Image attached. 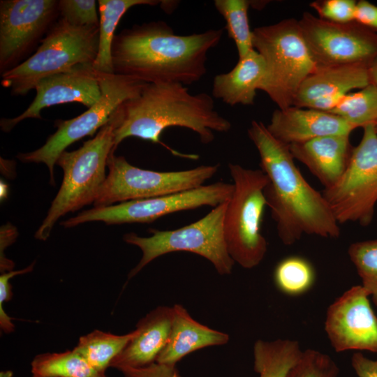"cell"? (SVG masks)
Here are the masks:
<instances>
[{
  "label": "cell",
  "instance_id": "36",
  "mask_svg": "<svg viewBox=\"0 0 377 377\" xmlns=\"http://www.w3.org/2000/svg\"><path fill=\"white\" fill-rule=\"evenodd\" d=\"M354 21L377 33V6L365 0L357 1Z\"/></svg>",
  "mask_w": 377,
  "mask_h": 377
},
{
  "label": "cell",
  "instance_id": "12",
  "mask_svg": "<svg viewBox=\"0 0 377 377\" xmlns=\"http://www.w3.org/2000/svg\"><path fill=\"white\" fill-rule=\"evenodd\" d=\"M233 191V184L218 182L175 194L94 207L62 221L61 225L72 228L90 221H103L109 225L150 223L177 212L202 206L215 207L230 200Z\"/></svg>",
  "mask_w": 377,
  "mask_h": 377
},
{
  "label": "cell",
  "instance_id": "30",
  "mask_svg": "<svg viewBox=\"0 0 377 377\" xmlns=\"http://www.w3.org/2000/svg\"><path fill=\"white\" fill-rule=\"evenodd\" d=\"M348 253L362 281L377 306V239L351 244Z\"/></svg>",
  "mask_w": 377,
  "mask_h": 377
},
{
  "label": "cell",
  "instance_id": "15",
  "mask_svg": "<svg viewBox=\"0 0 377 377\" xmlns=\"http://www.w3.org/2000/svg\"><path fill=\"white\" fill-rule=\"evenodd\" d=\"M362 285L344 292L327 309L325 330L337 352L377 353V316Z\"/></svg>",
  "mask_w": 377,
  "mask_h": 377
},
{
  "label": "cell",
  "instance_id": "18",
  "mask_svg": "<svg viewBox=\"0 0 377 377\" xmlns=\"http://www.w3.org/2000/svg\"><path fill=\"white\" fill-rule=\"evenodd\" d=\"M267 128L287 145L330 135H350L355 129L334 114L296 106L274 110Z\"/></svg>",
  "mask_w": 377,
  "mask_h": 377
},
{
  "label": "cell",
  "instance_id": "5",
  "mask_svg": "<svg viewBox=\"0 0 377 377\" xmlns=\"http://www.w3.org/2000/svg\"><path fill=\"white\" fill-rule=\"evenodd\" d=\"M99 27L74 26L60 17L36 52L15 68L1 75V85L14 96H24L42 79L93 64L98 51Z\"/></svg>",
  "mask_w": 377,
  "mask_h": 377
},
{
  "label": "cell",
  "instance_id": "3",
  "mask_svg": "<svg viewBox=\"0 0 377 377\" xmlns=\"http://www.w3.org/2000/svg\"><path fill=\"white\" fill-rule=\"evenodd\" d=\"M110 121L114 126V150L124 139L135 137L193 160L199 156L182 154L163 142L162 133L170 127H183L195 132L202 143L209 144L214 139V132L226 133L232 126L215 110L211 96L192 94L179 83H146L138 95L116 109Z\"/></svg>",
  "mask_w": 377,
  "mask_h": 377
},
{
  "label": "cell",
  "instance_id": "42",
  "mask_svg": "<svg viewBox=\"0 0 377 377\" xmlns=\"http://www.w3.org/2000/svg\"><path fill=\"white\" fill-rule=\"evenodd\" d=\"M375 128H376V131H377V121H376V124H375Z\"/></svg>",
  "mask_w": 377,
  "mask_h": 377
},
{
  "label": "cell",
  "instance_id": "2",
  "mask_svg": "<svg viewBox=\"0 0 377 377\" xmlns=\"http://www.w3.org/2000/svg\"><path fill=\"white\" fill-rule=\"evenodd\" d=\"M223 32L209 29L184 36L163 21L135 24L114 36L113 73L145 83L191 84L206 74L207 53Z\"/></svg>",
  "mask_w": 377,
  "mask_h": 377
},
{
  "label": "cell",
  "instance_id": "9",
  "mask_svg": "<svg viewBox=\"0 0 377 377\" xmlns=\"http://www.w3.org/2000/svg\"><path fill=\"white\" fill-rule=\"evenodd\" d=\"M109 173L93 203L94 207L117 202L141 200L175 194L204 185L218 171L219 165H202L179 171L158 172L137 168L124 156L111 153Z\"/></svg>",
  "mask_w": 377,
  "mask_h": 377
},
{
  "label": "cell",
  "instance_id": "32",
  "mask_svg": "<svg viewBox=\"0 0 377 377\" xmlns=\"http://www.w3.org/2000/svg\"><path fill=\"white\" fill-rule=\"evenodd\" d=\"M95 0H59L60 17L82 27H98L99 13Z\"/></svg>",
  "mask_w": 377,
  "mask_h": 377
},
{
  "label": "cell",
  "instance_id": "37",
  "mask_svg": "<svg viewBox=\"0 0 377 377\" xmlns=\"http://www.w3.org/2000/svg\"><path fill=\"white\" fill-rule=\"evenodd\" d=\"M17 236L16 229L8 223L1 228V257H0V270L1 274L13 270L14 263L6 258L4 255V251L7 246L11 244Z\"/></svg>",
  "mask_w": 377,
  "mask_h": 377
},
{
  "label": "cell",
  "instance_id": "25",
  "mask_svg": "<svg viewBox=\"0 0 377 377\" xmlns=\"http://www.w3.org/2000/svg\"><path fill=\"white\" fill-rule=\"evenodd\" d=\"M136 330L124 334L95 330L80 337L73 349L96 370L105 373L112 361L136 334Z\"/></svg>",
  "mask_w": 377,
  "mask_h": 377
},
{
  "label": "cell",
  "instance_id": "27",
  "mask_svg": "<svg viewBox=\"0 0 377 377\" xmlns=\"http://www.w3.org/2000/svg\"><path fill=\"white\" fill-rule=\"evenodd\" d=\"M334 114L354 128L377 121V87L369 84L359 91L345 94L329 111Z\"/></svg>",
  "mask_w": 377,
  "mask_h": 377
},
{
  "label": "cell",
  "instance_id": "41",
  "mask_svg": "<svg viewBox=\"0 0 377 377\" xmlns=\"http://www.w3.org/2000/svg\"><path fill=\"white\" fill-rule=\"evenodd\" d=\"M13 372L10 370L1 371L0 372V377H13Z\"/></svg>",
  "mask_w": 377,
  "mask_h": 377
},
{
  "label": "cell",
  "instance_id": "40",
  "mask_svg": "<svg viewBox=\"0 0 377 377\" xmlns=\"http://www.w3.org/2000/svg\"><path fill=\"white\" fill-rule=\"evenodd\" d=\"M7 186L4 183L1 182V198H5L7 195Z\"/></svg>",
  "mask_w": 377,
  "mask_h": 377
},
{
  "label": "cell",
  "instance_id": "39",
  "mask_svg": "<svg viewBox=\"0 0 377 377\" xmlns=\"http://www.w3.org/2000/svg\"><path fill=\"white\" fill-rule=\"evenodd\" d=\"M368 71L371 84L377 87V57L369 65Z\"/></svg>",
  "mask_w": 377,
  "mask_h": 377
},
{
  "label": "cell",
  "instance_id": "17",
  "mask_svg": "<svg viewBox=\"0 0 377 377\" xmlns=\"http://www.w3.org/2000/svg\"><path fill=\"white\" fill-rule=\"evenodd\" d=\"M370 83L368 66L366 65L317 69L300 86L293 106L329 112L350 91L362 89Z\"/></svg>",
  "mask_w": 377,
  "mask_h": 377
},
{
  "label": "cell",
  "instance_id": "10",
  "mask_svg": "<svg viewBox=\"0 0 377 377\" xmlns=\"http://www.w3.org/2000/svg\"><path fill=\"white\" fill-rule=\"evenodd\" d=\"M98 73L101 96L98 101L79 116L57 121V129L40 148L20 153L17 158L26 163H43L54 184V167L61 154L73 142L91 136L108 123L116 109L125 101L139 94L145 82L115 73Z\"/></svg>",
  "mask_w": 377,
  "mask_h": 377
},
{
  "label": "cell",
  "instance_id": "31",
  "mask_svg": "<svg viewBox=\"0 0 377 377\" xmlns=\"http://www.w3.org/2000/svg\"><path fill=\"white\" fill-rule=\"evenodd\" d=\"M339 367L332 358L319 350H303L286 377H337Z\"/></svg>",
  "mask_w": 377,
  "mask_h": 377
},
{
  "label": "cell",
  "instance_id": "26",
  "mask_svg": "<svg viewBox=\"0 0 377 377\" xmlns=\"http://www.w3.org/2000/svg\"><path fill=\"white\" fill-rule=\"evenodd\" d=\"M31 377H107L75 349L37 355L31 362Z\"/></svg>",
  "mask_w": 377,
  "mask_h": 377
},
{
  "label": "cell",
  "instance_id": "8",
  "mask_svg": "<svg viewBox=\"0 0 377 377\" xmlns=\"http://www.w3.org/2000/svg\"><path fill=\"white\" fill-rule=\"evenodd\" d=\"M229 201V200H228ZM223 202L200 219L171 230L150 229V237L126 233L124 240L142 251V257L128 274V280L138 274L147 265L163 255L188 251L209 260L220 275L230 274L235 262L230 256L224 236V219L228 202Z\"/></svg>",
  "mask_w": 377,
  "mask_h": 377
},
{
  "label": "cell",
  "instance_id": "20",
  "mask_svg": "<svg viewBox=\"0 0 377 377\" xmlns=\"http://www.w3.org/2000/svg\"><path fill=\"white\" fill-rule=\"evenodd\" d=\"M349 136L330 135L288 146L294 159L328 188L339 180L348 164L353 149Z\"/></svg>",
  "mask_w": 377,
  "mask_h": 377
},
{
  "label": "cell",
  "instance_id": "29",
  "mask_svg": "<svg viewBox=\"0 0 377 377\" xmlns=\"http://www.w3.org/2000/svg\"><path fill=\"white\" fill-rule=\"evenodd\" d=\"M216 9L226 20L228 36L233 40L238 57L242 58L253 50V31L251 30L248 9L251 4L246 0H216Z\"/></svg>",
  "mask_w": 377,
  "mask_h": 377
},
{
  "label": "cell",
  "instance_id": "7",
  "mask_svg": "<svg viewBox=\"0 0 377 377\" xmlns=\"http://www.w3.org/2000/svg\"><path fill=\"white\" fill-rule=\"evenodd\" d=\"M228 168L234 191L225 214V241L235 263L252 269L262 262L267 251V240L261 232L267 177L261 169L234 163Z\"/></svg>",
  "mask_w": 377,
  "mask_h": 377
},
{
  "label": "cell",
  "instance_id": "11",
  "mask_svg": "<svg viewBox=\"0 0 377 377\" xmlns=\"http://www.w3.org/2000/svg\"><path fill=\"white\" fill-rule=\"evenodd\" d=\"M363 129L343 175L322 193L339 224L355 222L367 226L374 219L377 203V131L375 124Z\"/></svg>",
  "mask_w": 377,
  "mask_h": 377
},
{
  "label": "cell",
  "instance_id": "38",
  "mask_svg": "<svg viewBox=\"0 0 377 377\" xmlns=\"http://www.w3.org/2000/svg\"><path fill=\"white\" fill-rule=\"evenodd\" d=\"M351 365L357 377H377V360L369 359L357 351L352 355Z\"/></svg>",
  "mask_w": 377,
  "mask_h": 377
},
{
  "label": "cell",
  "instance_id": "4",
  "mask_svg": "<svg viewBox=\"0 0 377 377\" xmlns=\"http://www.w3.org/2000/svg\"><path fill=\"white\" fill-rule=\"evenodd\" d=\"M114 126L108 121L91 140L79 149L63 151L56 164L63 170L61 186L42 224L36 230L37 239L46 240L62 216L94 203L106 177L105 167L114 153Z\"/></svg>",
  "mask_w": 377,
  "mask_h": 377
},
{
  "label": "cell",
  "instance_id": "22",
  "mask_svg": "<svg viewBox=\"0 0 377 377\" xmlns=\"http://www.w3.org/2000/svg\"><path fill=\"white\" fill-rule=\"evenodd\" d=\"M265 73L264 59L253 49L239 58L231 71L214 77L212 95L231 106L252 105L256 91L260 90L263 85Z\"/></svg>",
  "mask_w": 377,
  "mask_h": 377
},
{
  "label": "cell",
  "instance_id": "16",
  "mask_svg": "<svg viewBox=\"0 0 377 377\" xmlns=\"http://www.w3.org/2000/svg\"><path fill=\"white\" fill-rule=\"evenodd\" d=\"M35 89V98L21 114L1 119L0 126L3 132L10 131L25 119H41L40 112L46 108L80 103L89 108L101 96L98 73L91 64L78 65L67 72L45 77L37 83Z\"/></svg>",
  "mask_w": 377,
  "mask_h": 377
},
{
  "label": "cell",
  "instance_id": "23",
  "mask_svg": "<svg viewBox=\"0 0 377 377\" xmlns=\"http://www.w3.org/2000/svg\"><path fill=\"white\" fill-rule=\"evenodd\" d=\"M156 0H98L99 40L98 51L92 64L93 68L102 73H114L112 47L114 31L122 16L131 7L139 5L154 6Z\"/></svg>",
  "mask_w": 377,
  "mask_h": 377
},
{
  "label": "cell",
  "instance_id": "19",
  "mask_svg": "<svg viewBox=\"0 0 377 377\" xmlns=\"http://www.w3.org/2000/svg\"><path fill=\"white\" fill-rule=\"evenodd\" d=\"M172 306H158L136 324L135 337L112 361L110 368H138L156 362L165 346L171 328Z\"/></svg>",
  "mask_w": 377,
  "mask_h": 377
},
{
  "label": "cell",
  "instance_id": "35",
  "mask_svg": "<svg viewBox=\"0 0 377 377\" xmlns=\"http://www.w3.org/2000/svg\"><path fill=\"white\" fill-rule=\"evenodd\" d=\"M124 377H182L176 366L154 362L145 367L122 368L119 370Z\"/></svg>",
  "mask_w": 377,
  "mask_h": 377
},
{
  "label": "cell",
  "instance_id": "24",
  "mask_svg": "<svg viewBox=\"0 0 377 377\" xmlns=\"http://www.w3.org/2000/svg\"><path fill=\"white\" fill-rule=\"evenodd\" d=\"M302 351L295 340L258 339L253 348V369L259 377H286Z\"/></svg>",
  "mask_w": 377,
  "mask_h": 377
},
{
  "label": "cell",
  "instance_id": "13",
  "mask_svg": "<svg viewBox=\"0 0 377 377\" xmlns=\"http://www.w3.org/2000/svg\"><path fill=\"white\" fill-rule=\"evenodd\" d=\"M316 68L363 64L377 57V33L353 21L333 23L309 12L298 20Z\"/></svg>",
  "mask_w": 377,
  "mask_h": 377
},
{
  "label": "cell",
  "instance_id": "21",
  "mask_svg": "<svg viewBox=\"0 0 377 377\" xmlns=\"http://www.w3.org/2000/svg\"><path fill=\"white\" fill-rule=\"evenodd\" d=\"M225 332L202 325L191 317L184 306H172V320L168 342L156 362L176 366L187 355L200 349L219 346L229 341Z\"/></svg>",
  "mask_w": 377,
  "mask_h": 377
},
{
  "label": "cell",
  "instance_id": "28",
  "mask_svg": "<svg viewBox=\"0 0 377 377\" xmlns=\"http://www.w3.org/2000/svg\"><path fill=\"white\" fill-rule=\"evenodd\" d=\"M316 272L307 259L299 256H288L276 265L274 281L277 288L289 296L301 295L314 284Z\"/></svg>",
  "mask_w": 377,
  "mask_h": 377
},
{
  "label": "cell",
  "instance_id": "1",
  "mask_svg": "<svg viewBox=\"0 0 377 377\" xmlns=\"http://www.w3.org/2000/svg\"><path fill=\"white\" fill-rule=\"evenodd\" d=\"M247 132L267 177L264 195L282 243L290 246L305 234L338 238L339 224L328 202L304 178L288 146L261 121H252Z\"/></svg>",
  "mask_w": 377,
  "mask_h": 377
},
{
  "label": "cell",
  "instance_id": "6",
  "mask_svg": "<svg viewBox=\"0 0 377 377\" xmlns=\"http://www.w3.org/2000/svg\"><path fill=\"white\" fill-rule=\"evenodd\" d=\"M253 46L265 64L266 73L260 90L279 109L293 106L301 84L317 70L299 21L285 19L254 29Z\"/></svg>",
  "mask_w": 377,
  "mask_h": 377
},
{
  "label": "cell",
  "instance_id": "34",
  "mask_svg": "<svg viewBox=\"0 0 377 377\" xmlns=\"http://www.w3.org/2000/svg\"><path fill=\"white\" fill-rule=\"evenodd\" d=\"M34 264L35 262L24 269L6 272L0 275V327L1 331L6 334H10L15 330V325L12 322V318L3 309L4 303L10 301L13 297L10 280L17 275L31 272L34 269Z\"/></svg>",
  "mask_w": 377,
  "mask_h": 377
},
{
  "label": "cell",
  "instance_id": "33",
  "mask_svg": "<svg viewBox=\"0 0 377 377\" xmlns=\"http://www.w3.org/2000/svg\"><path fill=\"white\" fill-rule=\"evenodd\" d=\"M357 1L354 0H318L310 3L318 17L333 23L354 21Z\"/></svg>",
  "mask_w": 377,
  "mask_h": 377
},
{
  "label": "cell",
  "instance_id": "14",
  "mask_svg": "<svg viewBox=\"0 0 377 377\" xmlns=\"http://www.w3.org/2000/svg\"><path fill=\"white\" fill-rule=\"evenodd\" d=\"M59 17V1H0L1 75L27 59Z\"/></svg>",
  "mask_w": 377,
  "mask_h": 377
}]
</instances>
